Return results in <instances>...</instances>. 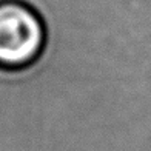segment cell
Wrapping results in <instances>:
<instances>
[{"label":"cell","mask_w":151,"mask_h":151,"mask_svg":"<svg viewBox=\"0 0 151 151\" xmlns=\"http://www.w3.org/2000/svg\"><path fill=\"white\" fill-rule=\"evenodd\" d=\"M46 43V26L31 6L0 2V66L19 70L36 62Z\"/></svg>","instance_id":"1"}]
</instances>
